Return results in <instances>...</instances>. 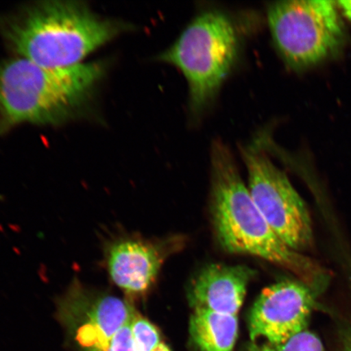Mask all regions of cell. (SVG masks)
I'll return each instance as SVG.
<instances>
[{"label":"cell","mask_w":351,"mask_h":351,"mask_svg":"<svg viewBox=\"0 0 351 351\" xmlns=\"http://www.w3.org/2000/svg\"><path fill=\"white\" fill-rule=\"evenodd\" d=\"M108 73L104 61L51 68L20 58L0 63V135L22 125L85 117Z\"/></svg>","instance_id":"cell-1"},{"label":"cell","mask_w":351,"mask_h":351,"mask_svg":"<svg viewBox=\"0 0 351 351\" xmlns=\"http://www.w3.org/2000/svg\"><path fill=\"white\" fill-rule=\"evenodd\" d=\"M212 212L222 248L249 254L291 271L317 293L326 289L328 274L279 238L254 204L229 146L215 140L210 148Z\"/></svg>","instance_id":"cell-2"},{"label":"cell","mask_w":351,"mask_h":351,"mask_svg":"<svg viewBox=\"0 0 351 351\" xmlns=\"http://www.w3.org/2000/svg\"><path fill=\"white\" fill-rule=\"evenodd\" d=\"M133 29L78 1L37 2L0 16L7 46L20 58L51 68L82 64L92 52Z\"/></svg>","instance_id":"cell-3"},{"label":"cell","mask_w":351,"mask_h":351,"mask_svg":"<svg viewBox=\"0 0 351 351\" xmlns=\"http://www.w3.org/2000/svg\"><path fill=\"white\" fill-rule=\"evenodd\" d=\"M241 41L234 17L210 8L197 13L172 45L157 56L186 78L193 116H201L217 98L239 60Z\"/></svg>","instance_id":"cell-4"},{"label":"cell","mask_w":351,"mask_h":351,"mask_svg":"<svg viewBox=\"0 0 351 351\" xmlns=\"http://www.w3.org/2000/svg\"><path fill=\"white\" fill-rule=\"evenodd\" d=\"M337 2L285 0L267 4L271 39L289 69L302 72L340 54L346 28Z\"/></svg>","instance_id":"cell-5"},{"label":"cell","mask_w":351,"mask_h":351,"mask_svg":"<svg viewBox=\"0 0 351 351\" xmlns=\"http://www.w3.org/2000/svg\"><path fill=\"white\" fill-rule=\"evenodd\" d=\"M248 173V190L254 204L276 234L293 251L311 248L313 221L304 199L288 177L256 140L240 147Z\"/></svg>","instance_id":"cell-6"},{"label":"cell","mask_w":351,"mask_h":351,"mask_svg":"<svg viewBox=\"0 0 351 351\" xmlns=\"http://www.w3.org/2000/svg\"><path fill=\"white\" fill-rule=\"evenodd\" d=\"M136 313L119 298L92 293L79 285L70 289L59 306L60 319L84 351H104Z\"/></svg>","instance_id":"cell-7"},{"label":"cell","mask_w":351,"mask_h":351,"mask_svg":"<svg viewBox=\"0 0 351 351\" xmlns=\"http://www.w3.org/2000/svg\"><path fill=\"white\" fill-rule=\"evenodd\" d=\"M317 295L300 280H283L263 289L249 314L252 341L263 337L280 344L306 330Z\"/></svg>","instance_id":"cell-8"},{"label":"cell","mask_w":351,"mask_h":351,"mask_svg":"<svg viewBox=\"0 0 351 351\" xmlns=\"http://www.w3.org/2000/svg\"><path fill=\"white\" fill-rule=\"evenodd\" d=\"M254 275L247 266L215 263L206 267L191 285L189 302L194 310L238 315Z\"/></svg>","instance_id":"cell-9"},{"label":"cell","mask_w":351,"mask_h":351,"mask_svg":"<svg viewBox=\"0 0 351 351\" xmlns=\"http://www.w3.org/2000/svg\"><path fill=\"white\" fill-rule=\"evenodd\" d=\"M163 254L156 245L137 240H124L112 245L108 269L112 282L130 295L147 292L160 273Z\"/></svg>","instance_id":"cell-10"},{"label":"cell","mask_w":351,"mask_h":351,"mask_svg":"<svg viewBox=\"0 0 351 351\" xmlns=\"http://www.w3.org/2000/svg\"><path fill=\"white\" fill-rule=\"evenodd\" d=\"M239 333L238 315L194 310L190 335L196 351H234Z\"/></svg>","instance_id":"cell-11"},{"label":"cell","mask_w":351,"mask_h":351,"mask_svg":"<svg viewBox=\"0 0 351 351\" xmlns=\"http://www.w3.org/2000/svg\"><path fill=\"white\" fill-rule=\"evenodd\" d=\"M131 328L137 351H171L157 328L138 313L132 320Z\"/></svg>","instance_id":"cell-12"},{"label":"cell","mask_w":351,"mask_h":351,"mask_svg":"<svg viewBox=\"0 0 351 351\" xmlns=\"http://www.w3.org/2000/svg\"><path fill=\"white\" fill-rule=\"evenodd\" d=\"M245 351H326L322 339L309 330L302 331L280 344L253 343Z\"/></svg>","instance_id":"cell-13"},{"label":"cell","mask_w":351,"mask_h":351,"mask_svg":"<svg viewBox=\"0 0 351 351\" xmlns=\"http://www.w3.org/2000/svg\"><path fill=\"white\" fill-rule=\"evenodd\" d=\"M132 320L117 332V335L109 341L107 348L104 351H137L135 348L133 333H132Z\"/></svg>","instance_id":"cell-14"},{"label":"cell","mask_w":351,"mask_h":351,"mask_svg":"<svg viewBox=\"0 0 351 351\" xmlns=\"http://www.w3.org/2000/svg\"><path fill=\"white\" fill-rule=\"evenodd\" d=\"M339 351H351V326H345L339 332Z\"/></svg>","instance_id":"cell-15"},{"label":"cell","mask_w":351,"mask_h":351,"mask_svg":"<svg viewBox=\"0 0 351 351\" xmlns=\"http://www.w3.org/2000/svg\"><path fill=\"white\" fill-rule=\"evenodd\" d=\"M337 3L346 19L351 22V0H341Z\"/></svg>","instance_id":"cell-16"}]
</instances>
